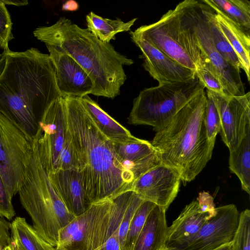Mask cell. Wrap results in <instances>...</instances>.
<instances>
[{
    "label": "cell",
    "instance_id": "cell-1",
    "mask_svg": "<svg viewBox=\"0 0 250 250\" xmlns=\"http://www.w3.org/2000/svg\"><path fill=\"white\" fill-rule=\"evenodd\" d=\"M61 97L49 55L33 47L21 52L8 51L0 74V113L32 144L40 122Z\"/></svg>",
    "mask_w": 250,
    "mask_h": 250
},
{
    "label": "cell",
    "instance_id": "cell-2",
    "mask_svg": "<svg viewBox=\"0 0 250 250\" xmlns=\"http://www.w3.org/2000/svg\"><path fill=\"white\" fill-rule=\"evenodd\" d=\"M62 98L77 169L90 203L132 190L133 174L120 163L112 142L98 128L80 98Z\"/></svg>",
    "mask_w": 250,
    "mask_h": 250
},
{
    "label": "cell",
    "instance_id": "cell-3",
    "mask_svg": "<svg viewBox=\"0 0 250 250\" xmlns=\"http://www.w3.org/2000/svg\"><path fill=\"white\" fill-rule=\"evenodd\" d=\"M33 34L45 45L71 56L86 71L94 83L92 94L111 99L120 94L127 78L123 66L134 62L110 43L65 17L52 25L37 27Z\"/></svg>",
    "mask_w": 250,
    "mask_h": 250
},
{
    "label": "cell",
    "instance_id": "cell-4",
    "mask_svg": "<svg viewBox=\"0 0 250 250\" xmlns=\"http://www.w3.org/2000/svg\"><path fill=\"white\" fill-rule=\"evenodd\" d=\"M207 101L203 89L156 131L150 142L162 164L174 169L185 185L194 180L211 158L214 145L207 134Z\"/></svg>",
    "mask_w": 250,
    "mask_h": 250
},
{
    "label": "cell",
    "instance_id": "cell-5",
    "mask_svg": "<svg viewBox=\"0 0 250 250\" xmlns=\"http://www.w3.org/2000/svg\"><path fill=\"white\" fill-rule=\"evenodd\" d=\"M33 228L53 247H57L60 230L75 217L51 183L37 153L33 151L18 192Z\"/></svg>",
    "mask_w": 250,
    "mask_h": 250
},
{
    "label": "cell",
    "instance_id": "cell-6",
    "mask_svg": "<svg viewBox=\"0 0 250 250\" xmlns=\"http://www.w3.org/2000/svg\"><path fill=\"white\" fill-rule=\"evenodd\" d=\"M187 3L188 0L179 3L157 22L130 32L181 65L195 71L200 64L201 53L187 14Z\"/></svg>",
    "mask_w": 250,
    "mask_h": 250
},
{
    "label": "cell",
    "instance_id": "cell-7",
    "mask_svg": "<svg viewBox=\"0 0 250 250\" xmlns=\"http://www.w3.org/2000/svg\"><path fill=\"white\" fill-rule=\"evenodd\" d=\"M127 207L123 200L107 199L92 203L59 232L58 250H103L120 226Z\"/></svg>",
    "mask_w": 250,
    "mask_h": 250
},
{
    "label": "cell",
    "instance_id": "cell-8",
    "mask_svg": "<svg viewBox=\"0 0 250 250\" xmlns=\"http://www.w3.org/2000/svg\"><path fill=\"white\" fill-rule=\"evenodd\" d=\"M203 89L196 77L187 82L145 88L134 99L128 123L150 125L157 131Z\"/></svg>",
    "mask_w": 250,
    "mask_h": 250
},
{
    "label": "cell",
    "instance_id": "cell-9",
    "mask_svg": "<svg viewBox=\"0 0 250 250\" xmlns=\"http://www.w3.org/2000/svg\"><path fill=\"white\" fill-rule=\"evenodd\" d=\"M33 151L26 136L0 113V175L11 198L18 193Z\"/></svg>",
    "mask_w": 250,
    "mask_h": 250
},
{
    "label": "cell",
    "instance_id": "cell-10",
    "mask_svg": "<svg viewBox=\"0 0 250 250\" xmlns=\"http://www.w3.org/2000/svg\"><path fill=\"white\" fill-rule=\"evenodd\" d=\"M39 126L33 146L42 167L49 174L57 170L60 154L70 135L62 97L51 105Z\"/></svg>",
    "mask_w": 250,
    "mask_h": 250
},
{
    "label": "cell",
    "instance_id": "cell-11",
    "mask_svg": "<svg viewBox=\"0 0 250 250\" xmlns=\"http://www.w3.org/2000/svg\"><path fill=\"white\" fill-rule=\"evenodd\" d=\"M187 14L194 31L201 58L208 60L217 72L225 95H245L240 71L228 62L216 50L199 0H188Z\"/></svg>",
    "mask_w": 250,
    "mask_h": 250
},
{
    "label": "cell",
    "instance_id": "cell-12",
    "mask_svg": "<svg viewBox=\"0 0 250 250\" xmlns=\"http://www.w3.org/2000/svg\"><path fill=\"white\" fill-rule=\"evenodd\" d=\"M207 91L218 112L222 140L229 152L233 151L250 129V92L240 96H228Z\"/></svg>",
    "mask_w": 250,
    "mask_h": 250
},
{
    "label": "cell",
    "instance_id": "cell-13",
    "mask_svg": "<svg viewBox=\"0 0 250 250\" xmlns=\"http://www.w3.org/2000/svg\"><path fill=\"white\" fill-rule=\"evenodd\" d=\"M239 213L235 205L216 208L214 215L179 248L182 250H214L231 242L237 229Z\"/></svg>",
    "mask_w": 250,
    "mask_h": 250
},
{
    "label": "cell",
    "instance_id": "cell-14",
    "mask_svg": "<svg viewBox=\"0 0 250 250\" xmlns=\"http://www.w3.org/2000/svg\"><path fill=\"white\" fill-rule=\"evenodd\" d=\"M180 182L174 169L162 164L137 178L132 190L166 211L177 195Z\"/></svg>",
    "mask_w": 250,
    "mask_h": 250
},
{
    "label": "cell",
    "instance_id": "cell-15",
    "mask_svg": "<svg viewBox=\"0 0 250 250\" xmlns=\"http://www.w3.org/2000/svg\"><path fill=\"white\" fill-rule=\"evenodd\" d=\"M46 46L54 67L61 96L81 98L92 94L94 83L86 71L69 55L51 46Z\"/></svg>",
    "mask_w": 250,
    "mask_h": 250
},
{
    "label": "cell",
    "instance_id": "cell-16",
    "mask_svg": "<svg viewBox=\"0 0 250 250\" xmlns=\"http://www.w3.org/2000/svg\"><path fill=\"white\" fill-rule=\"evenodd\" d=\"M130 34L142 53L144 68L159 84L187 82L196 77L195 71L181 65L142 38L131 32Z\"/></svg>",
    "mask_w": 250,
    "mask_h": 250
},
{
    "label": "cell",
    "instance_id": "cell-17",
    "mask_svg": "<svg viewBox=\"0 0 250 250\" xmlns=\"http://www.w3.org/2000/svg\"><path fill=\"white\" fill-rule=\"evenodd\" d=\"M48 176L68 209L75 216L83 213L92 204L77 169L59 170Z\"/></svg>",
    "mask_w": 250,
    "mask_h": 250
},
{
    "label": "cell",
    "instance_id": "cell-18",
    "mask_svg": "<svg viewBox=\"0 0 250 250\" xmlns=\"http://www.w3.org/2000/svg\"><path fill=\"white\" fill-rule=\"evenodd\" d=\"M113 146L118 160L132 173L135 180L162 164L157 150L148 141L140 139L134 143H113Z\"/></svg>",
    "mask_w": 250,
    "mask_h": 250
},
{
    "label": "cell",
    "instance_id": "cell-19",
    "mask_svg": "<svg viewBox=\"0 0 250 250\" xmlns=\"http://www.w3.org/2000/svg\"><path fill=\"white\" fill-rule=\"evenodd\" d=\"M211 217L208 213L201 210L197 200L191 202L168 227L166 245L177 247L182 246Z\"/></svg>",
    "mask_w": 250,
    "mask_h": 250
},
{
    "label": "cell",
    "instance_id": "cell-20",
    "mask_svg": "<svg viewBox=\"0 0 250 250\" xmlns=\"http://www.w3.org/2000/svg\"><path fill=\"white\" fill-rule=\"evenodd\" d=\"M81 101L100 131L114 143L136 142L140 139L131 133L103 110L88 95L80 98Z\"/></svg>",
    "mask_w": 250,
    "mask_h": 250
},
{
    "label": "cell",
    "instance_id": "cell-21",
    "mask_svg": "<svg viewBox=\"0 0 250 250\" xmlns=\"http://www.w3.org/2000/svg\"><path fill=\"white\" fill-rule=\"evenodd\" d=\"M166 210L156 206L149 214L132 250H160L166 246Z\"/></svg>",
    "mask_w": 250,
    "mask_h": 250
},
{
    "label": "cell",
    "instance_id": "cell-22",
    "mask_svg": "<svg viewBox=\"0 0 250 250\" xmlns=\"http://www.w3.org/2000/svg\"><path fill=\"white\" fill-rule=\"evenodd\" d=\"M214 11L215 18L221 31L236 53L242 69L245 71L248 80L250 82V33L245 31L220 12Z\"/></svg>",
    "mask_w": 250,
    "mask_h": 250
},
{
    "label": "cell",
    "instance_id": "cell-23",
    "mask_svg": "<svg viewBox=\"0 0 250 250\" xmlns=\"http://www.w3.org/2000/svg\"><path fill=\"white\" fill-rule=\"evenodd\" d=\"M10 236L13 250H56L21 217H16L11 223Z\"/></svg>",
    "mask_w": 250,
    "mask_h": 250
},
{
    "label": "cell",
    "instance_id": "cell-24",
    "mask_svg": "<svg viewBox=\"0 0 250 250\" xmlns=\"http://www.w3.org/2000/svg\"><path fill=\"white\" fill-rule=\"evenodd\" d=\"M199 2L216 50L228 62L240 71V69H242L240 62L221 31L215 17L214 11L202 0Z\"/></svg>",
    "mask_w": 250,
    "mask_h": 250
},
{
    "label": "cell",
    "instance_id": "cell-25",
    "mask_svg": "<svg viewBox=\"0 0 250 250\" xmlns=\"http://www.w3.org/2000/svg\"><path fill=\"white\" fill-rule=\"evenodd\" d=\"M137 19L134 18L125 22L121 19L102 18L92 11L86 16L87 30L100 41L106 43L115 40L117 34L129 31Z\"/></svg>",
    "mask_w": 250,
    "mask_h": 250
},
{
    "label": "cell",
    "instance_id": "cell-26",
    "mask_svg": "<svg viewBox=\"0 0 250 250\" xmlns=\"http://www.w3.org/2000/svg\"><path fill=\"white\" fill-rule=\"evenodd\" d=\"M229 168L239 179L243 190L250 194V129L234 150L229 152Z\"/></svg>",
    "mask_w": 250,
    "mask_h": 250
},
{
    "label": "cell",
    "instance_id": "cell-27",
    "mask_svg": "<svg viewBox=\"0 0 250 250\" xmlns=\"http://www.w3.org/2000/svg\"><path fill=\"white\" fill-rule=\"evenodd\" d=\"M250 33V1L248 0H201Z\"/></svg>",
    "mask_w": 250,
    "mask_h": 250
},
{
    "label": "cell",
    "instance_id": "cell-28",
    "mask_svg": "<svg viewBox=\"0 0 250 250\" xmlns=\"http://www.w3.org/2000/svg\"><path fill=\"white\" fill-rule=\"evenodd\" d=\"M156 206L151 202L144 201L139 207L129 227L126 239V250H132L149 214Z\"/></svg>",
    "mask_w": 250,
    "mask_h": 250
},
{
    "label": "cell",
    "instance_id": "cell-29",
    "mask_svg": "<svg viewBox=\"0 0 250 250\" xmlns=\"http://www.w3.org/2000/svg\"><path fill=\"white\" fill-rule=\"evenodd\" d=\"M201 59L200 64L195 70L196 77L207 90L226 95L217 72L208 60L204 58Z\"/></svg>",
    "mask_w": 250,
    "mask_h": 250
},
{
    "label": "cell",
    "instance_id": "cell-30",
    "mask_svg": "<svg viewBox=\"0 0 250 250\" xmlns=\"http://www.w3.org/2000/svg\"><path fill=\"white\" fill-rule=\"evenodd\" d=\"M231 250H250V210L239 214L238 225L231 241Z\"/></svg>",
    "mask_w": 250,
    "mask_h": 250
},
{
    "label": "cell",
    "instance_id": "cell-31",
    "mask_svg": "<svg viewBox=\"0 0 250 250\" xmlns=\"http://www.w3.org/2000/svg\"><path fill=\"white\" fill-rule=\"evenodd\" d=\"M207 101L205 113V125L209 142L215 145L216 137L221 128V122L216 106L212 98L206 91Z\"/></svg>",
    "mask_w": 250,
    "mask_h": 250
},
{
    "label": "cell",
    "instance_id": "cell-32",
    "mask_svg": "<svg viewBox=\"0 0 250 250\" xmlns=\"http://www.w3.org/2000/svg\"><path fill=\"white\" fill-rule=\"evenodd\" d=\"M144 201L133 191L119 227V235L121 250H126V239L130 223L135 212Z\"/></svg>",
    "mask_w": 250,
    "mask_h": 250
},
{
    "label": "cell",
    "instance_id": "cell-33",
    "mask_svg": "<svg viewBox=\"0 0 250 250\" xmlns=\"http://www.w3.org/2000/svg\"><path fill=\"white\" fill-rule=\"evenodd\" d=\"M12 24L9 13L0 0V49L3 51L10 50L8 43L13 39Z\"/></svg>",
    "mask_w": 250,
    "mask_h": 250
},
{
    "label": "cell",
    "instance_id": "cell-34",
    "mask_svg": "<svg viewBox=\"0 0 250 250\" xmlns=\"http://www.w3.org/2000/svg\"><path fill=\"white\" fill-rule=\"evenodd\" d=\"M70 169H77V167L75 150L70 133L60 154L57 170Z\"/></svg>",
    "mask_w": 250,
    "mask_h": 250
},
{
    "label": "cell",
    "instance_id": "cell-35",
    "mask_svg": "<svg viewBox=\"0 0 250 250\" xmlns=\"http://www.w3.org/2000/svg\"><path fill=\"white\" fill-rule=\"evenodd\" d=\"M12 200L0 175V216L8 220H11L16 214Z\"/></svg>",
    "mask_w": 250,
    "mask_h": 250
},
{
    "label": "cell",
    "instance_id": "cell-36",
    "mask_svg": "<svg viewBox=\"0 0 250 250\" xmlns=\"http://www.w3.org/2000/svg\"><path fill=\"white\" fill-rule=\"evenodd\" d=\"M197 201L203 212L208 213L211 217L214 215L216 212L215 206L213 197L208 192H200Z\"/></svg>",
    "mask_w": 250,
    "mask_h": 250
},
{
    "label": "cell",
    "instance_id": "cell-37",
    "mask_svg": "<svg viewBox=\"0 0 250 250\" xmlns=\"http://www.w3.org/2000/svg\"><path fill=\"white\" fill-rule=\"evenodd\" d=\"M10 224L0 216V250H3L10 244Z\"/></svg>",
    "mask_w": 250,
    "mask_h": 250
},
{
    "label": "cell",
    "instance_id": "cell-38",
    "mask_svg": "<svg viewBox=\"0 0 250 250\" xmlns=\"http://www.w3.org/2000/svg\"><path fill=\"white\" fill-rule=\"evenodd\" d=\"M79 3L75 0H69L65 1L62 5L63 11H75L79 9Z\"/></svg>",
    "mask_w": 250,
    "mask_h": 250
},
{
    "label": "cell",
    "instance_id": "cell-39",
    "mask_svg": "<svg viewBox=\"0 0 250 250\" xmlns=\"http://www.w3.org/2000/svg\"><path fill=\"white\" fill-rule=\"evenodd\" d=\"M5 5H12L17 6L26 5L28 2L26 0H0Z\"/></svg>",
    "mask_w": 250,
    "mask_h": 250
},
{
    "label": "cell",
    "instance_id": "cell-40",
    "mask_svg": "<svg viewBox=\"0 0 250 250\" xmlns=\"http://www.w3.org/2000/svg\"><path fill=\"white\" fill-rule=\"evenodd\" d=\"M7 51H3L2 53H0V74L2 72L6 60V56Z\"/></svg>",
    "mask_w": 250,
    "mask_h": 250
},
{
    "label": "cell",
    "instance_id": "cell-41",
    "mask_svg": "<svg viewBox=\"0 0 250 250\" xmlns=\"http://www.w3.org/2000/svg\"><path fill=\"white\" fill-rule=\"evenodd\" d=\"M231 242L225 244L214 250H231Z\"/></svg>",
    "mask_w": 250,
    "mask_h": 250
},
{
    "label": "cell",
    "instance_id": "cell-42",
    "mask_svg": "<svg viewBox=\"0 0 250 250\" xmlns=\"http://www.w3.org/2000/svg\"><path fill=\"white\" fill-rule=\"evenodd\" d=\"M160 250H182L177 247L166 245L165 247H164Z\"/></svg>",
    "mask_w": 250,
    "mask_h": 250
},
{
    "label": "cell",
    "instance_id": "cell-43",
    "mask_svg": "<svg viewBox=\"0 0 250 250\" xmlns=\"http://www.w3.org/2000/svg\"><path fill=\"white\" fill-rule=\"evenodd\" d=\"M6 249L7 250H13V249H12L10 245L7 246Z\"/></svg>",
    "mask_w": 250,
    "mask_h": 250
},
{
    "label": "cell",
    "instance_id": "cell-44",
    "mask_svg": "<svg viewBox=\"0 0 250 250\" xmlns=\"http://www.w3.org/2000/svg\"><path fill=\"white\" fill-rule=\"evenodd\" d=\"M56 250H57V249H56Z\"/></svg>",
    "mask_w": 250,
    "mask_h": 250
}]
</instances>
